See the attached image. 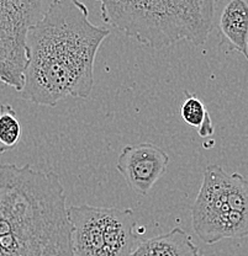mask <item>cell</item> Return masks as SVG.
<instances>
[{
	"label": "cell",
	"mask_w": 248,
	"mask_h": 256,
	"mask_svg": "<svg viewBox=\"0 0 248 256\" xmlns=\"http://www.w3.org/2000/svg\"><path fill=\"white\" fill-rule=\"evenodd\" d=\"M110 28L94 25L79 0H57L26 38L28 66L21 98L55 108L68 98H88L94 64Z\"/></svg>",
	"instance_id": "6da1fadb"
},
{
	"label": "cell",
	"mask_w": 248,
	"mask_h": 256,
	"mask_svg": "<svg viewBox=\"0 0 248 256\" xmlns=\"http://www.w3.org/2000/svg\"><path fill=\"white\" fill-rule=\"evenodd\" d=\"M66 200L55 172L0 164L2 256H74Z\"/></svg>",
	"instance_id": "7a4b0ae2"
},
{
	"label": "cell",
	"mask_w": 248,
	"mask_h": 256,
	"mask_svg": "<svg viewBox=\"0 0 248 256\" xmlns=\"http://www.w3.org/2000/svg\"><path fill=\"white\" fill-rule=\"evenodd\" d=\"M103 21L153 50L201 46L214 28L216 0H97Z\"/></svg>",
	"instance_id": "3957f363"
},
{
	"label": "cell",
	"mask_w": 248,
	"mask_h": 256,
	"mask_svg": "<svg viewBox=\"0 0 248 256\" xmlns=\"http://www.w3.org/2000/svg\"><path fill=\"white\" fill-rule=\"evenodd\" d=\"M191 226L205 244L248 236V180L228 175L220 165H207L190 210Z\"/></svg>",
	"instance_id": "277c9868"
},
{
	"label": "cell",
	"mask_w": 248,
	"mask_h": 256,
	"mask_svg": "<svg viewBox=\"0 0 248 256\" xmlns=\"http://www.w3.org/2000/svg\"><path fill=\"white\" fill-rule=\"evenodd\" d=\"M74 256H131L141 242L131 208L68 207Z\"/></svg>",
	"instance_id": "5b68a950"
},
{
	"label": "cell",
	"mask_w": 248,
	"mask_h": 256,
	"mask_svg": "<svg viewBox=\"0 0 248 256\" xmlns=\"http://www.w3.org/2000/svg\"><path fill=\"white\" fill-rule=\"evenodd\" d=\"M57 0H0V82L17 92L24 88L29 30Z\"/></svg>",
	"instance_id": "8992f818"
},
{
	"label": "cell",
	"mask_w": 248,
	"mask_h": 256,
	"mask_svg": "<svg viewBox=\"0 0 248 256\" xmlns=\"http://www.w3.org/2000/svg\"><path fill=\"white\" fill-rule=\"evenodd\" d=\"M168 164L169 156L158 146L136 143L122 148L117 158L116 169L132 191L146 196L165 174Z\"/></svg>",
	"instance_id": "52a82bcc"
},
{
	"label": "cell",
	"mask_w": 248,
	"mask_h": 256,
	"mask_svg": "<svg viewBox=\"0 0 248 256\" xmlns=\"http://www.w3.org/2000/svg\"><path fill=\"white\" fill-rule=\"evenodd\" d=\"M214 28L221 47L248 60V0H216Z\"/></svg>",
	"instance_id": "ba28073f"
},
{
	"label": "cell",
	"mask_w": 248,
	"mask_h": 256,
	"mask_svg": "<svg viewBox=\"0 0 248 256\" xmlns=\"http://www.w3.org/2000/svg\"><path fill=\"white\" fill-rule=\"evenodd\" d=\"M193 238L180 226L153 238L141 240L131 256H200Z\"/></svg>",
	"instance_id": "9c48e42d"
},
{
	"label": "cell",
	"mask_w": 248,
	"mask_h": 256,
	"mask_svg": "<svg viewBox=\"0 0 248 256\" xmlns=\"http://www.w3.org/2000/svg\"><path fill=\"white\" fill-rule=\"evenodd\" d=\"M184 100L180 114L185 124L195 128L200 137L209 138L214 134V124L210 117V112L201 100L196 95L191 94L188 90H184Z\"/></svg>",
	"instance_id": "30bf717a"
},
{
	"label": "cell",
	"mask_w": 248,
	"mask_h": 256,
	"mask_svg": "<svg viewBox=\"0 0 248 256\" xmlns=\"http://www.w3.org/2000/svg\"><path fill=\"white\" fill-rule=\"evenodd\" d=\"M23 134L20 120L9 104L0 105V154L17 148Z\"/></svg>",
	"instance_id": "8fae6325"
},
{
	"label": "cell",
	"mask_w": 248,
	"mask_h": 256,
	"mask_svg": "<svg viewBox=\"0 0 248 256\" xmlns=\"http://www.w3.org/2000/svg\"><path fill=\"white\" fill-rule=\"evenodd\" d=\"M0 256H2V252H0Z\"/></svg>",
	"instance_id": "7c38bea8"
}]
</instances>
